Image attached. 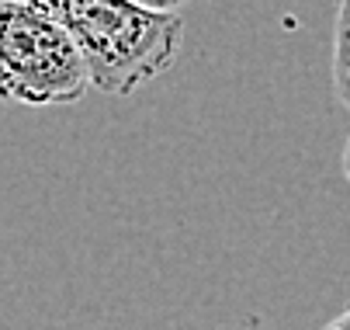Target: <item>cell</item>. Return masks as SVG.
Masks as SVG:
<instances>
[{
    "label": "cell",
    "mask_w": 350,
    "mask_h": 330,
    "mask_svg": "<svg viewBox=\"0 0 350 330\" xmlns=\"http://www.w3.org/2000/svg\"><path fill=\"white\" fill-rule=\"evenodd\" d=\"M56 18L87 63L90 87L129 98L177 63L184 25L135 0H21Z\"/></svg>",
    "instance_id": "cell-1"
},
{
    "label": "cell",
    "mask_w": 350,
    "mask_h": 330,
    "mask_svg": "<svg viewBox=\"0 0 350 330\" xmlns=\"http://www.w3.org/2000/svg\"><path fill=\"white\" fill-rule=\"evenodd\" d=\"M87 87L90 73L70 31L31 4L0 0V101L73 105Z\"/></svg>",
    "instance_id": "cell-2"
},
{
    "label": "cell",
    "mask_w": 350,
    "mask_h": 330,
    "mask_svg": "<svg viewBox=\"0 0 350 330\" xmlns=\"http://www.w3.org/2000/svg\"><path fill=\"white\" fill-rule=\"evenodd\" d=\"M333 87L336 98L350 108V0H340L336 31H333Z\"/></svg>",
    "instance_id": "cell-3"
},
{
    "label": "cell",
    "mask_w": 350,
    "mask_h": 330,
    "mask_svg": "<svg viewBox=\"0 0 350 330\" xmlns=\"http://www.w3.org/2000/svg\"><path fill=\"white\" fill-rule=\"evenodd\" d=\"M135 4H142V8H153V11H180L187 0H135Z\"/></svg>",
    "instance_id": "cell-4"
},
{
    "label": "cell",
    "mask_w": 350,
    "mask_h": 330,
    "mask_svg": "<svg viewBox=\"0 0 350 330\" xmlns=\"http://www.w3.org/2000/svg\"><path fill=\"white\" fill-rule=\"evenodd\" d=\"M323 330H350V306H347L340 316H333V320H329Z\"/></svg>",
    "instance_id": "cell-5"
},
{
    "label": "cell",
    "mask_w": 350,
    "mask_h": 330,
    "mask_svg": "<svg viewBox=\"0 0 350 330\" xmlns=\"http://www.w3.org/2000/svg\"><path fill=\"white\" fill-rule=\"evenodd\" d=\"M343 174L350 181V139H347V147H343Z\"/></svg>",
    "instance_id": "cell-6"
}]
</instances>
